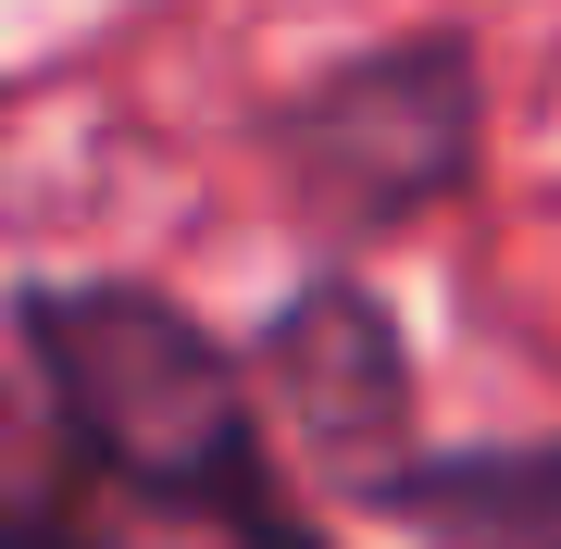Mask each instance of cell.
<instances>
[{
	"instance_id": "6da1fadb",
	"label": "cell",
	"mask_w": 561,
	"mask_h": 549,
	"mask_svg": "<svg viewBox=\"0 0 561 549\" xmlns=\"http://www.w3.org/2000/svg\"><path fill=\"white\" fill-rule=\"evenodd\" d=\"M13 338H25V375H38L50 425L88 474H113L125 500L175 512V525H213L225 549H324V525L287 512V488H275L262 387L162 287L38 275L13 300Z\"/></svg>"
},
{
	"instance_id": "7a4b0ae2",
	"label": "cell",
	"mask_w": 561,
	"mask_h": 549,
	"mask_svg": "<svg viewBox=\"0 0 561 549\" xmlns=\"http://www.w3.org/2000/svg\"><path fill=\"white\" fill-rule=\"evenodd\" d=\"M474 125H486V88H474V50L449 25L424 38H387V50H350L337 76H312L287 101L275 150H287V187L350 225V238H387V225L461 201L474 175Z\"/></svg>"
},
{
	"instance_id": "3957f363",
	"label": "cell",
	"mask_w": 561,
	"mask_h": 549,
	"mask_svg": "<svg viewBox=\"0 0 561 549\" xmlns=\"http://www.w3.org/2000/svg\"><path fill=\"white\" fill-rule=\"evenodd\" d=\"M262 387L337 488H375L387 462H412V350L362 275H312L262 325Z\"/></svg>"
},
{
	"instance_id": "277c9868",
	"label": "cell",
	"mask_w": 561,
	"mask_h": 549,
	"mask_svg": "<svg viewBox=\"0 0 561 549\" xmlns=\"http://www.w3.org/2000/svg\"><path fill=\"white\" fill-rule=\"evenodd\" d=\"M449 549H561V437L537 449H412L375 488H350Z\"/></svg>"
},
{
	"instance_id": "5b68a950",
	"label": "cell",
	"mask_w": 561,
	"mask_h": 549,
	"mask_svg": "<svg viewBox=\"0 0 561 549\" xmlns=\"http://www.w3.org/2000/svg\"><path fill=\"white\" fill-rule=\"evenodd\" d=\"M13 549H101V537H76V525H62V500L38 488V500H25V537Z\"/></svg>"
}]
</instances>
